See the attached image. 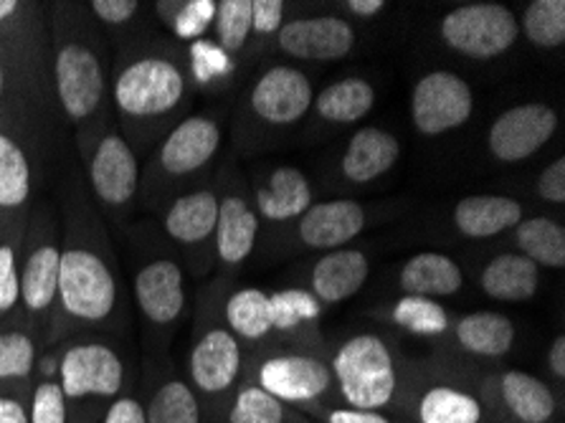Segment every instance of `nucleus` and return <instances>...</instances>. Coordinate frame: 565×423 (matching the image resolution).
Returning <instances> with one entry per match:
<instances>
[{
	"mask_svg": "<svg viewBox=\"0 0 565 423\" xmlns=\"http://www.w3.org/2000/svg\"><path fill=\"white\" fill-rule=\"evenodd\" d=\"M62 266L56 309L46 348L82 335H115L125 319V279L107 223L94 209L82 170L72 168L62 186Z\"/></svg>",
	"mask_w": 565,
	"mask_h": 423,
	"instance_id": "obj_1",
	"label": "nucleus"
},
{
	"mask_svg": "<svg viewBox=\"0 0 565 423\" xmlns=\"http://www.w3.org/2000/svg\"><path fill=\"white\" fill-rule=\"evenodd\" d=\"M193 99L188 49L168 33L145 29L115 51L109 105L119 133L140 158L191 115Z\"/></svg>",
	"mask_w": 565,
	"mask_h": 423,
	"instance_id": "obj_2",
	"label": "nucleus"
},
{
	"mask_svg": "<svg viewBox=\"0 0 565 423\" xmlns=\"http://www.w3.org/2000/svg\"><path fill=\"white\" fill-rule=\"evenodd\" d=\"M49 25L51 89L58 119L74 129V140H82L94 127L113 117L109 41L92 19L87 3L79 0L49 3Z\"/></svg>",
	"mask_w": 565,
	"mask_h": 423,
	"instance_id": "obj_3",
	"label": "nucleus"
},
{
	"mask_svg": "<svg viewBox=\"0 0 565 423\" xmlns=\"http://www.w3.org/2000/svg\"><path fill=\"white\" fill-rule=\"evenodd\" d=\"M234 282L216 276L205 284L195 302L191 345H188L185 381L199 395L203 419L224 421L231 395L244 381L249 352L224 322V299Z\"/></svg>",
	"mask_w": 565,
	"mask_h": 423,
	"instance_id": "obj_4",
	"label": "nucleus"
},
{
	"mask_svg": "<svg viewBox=\"0 0 565 423\" xmlns=\"http://www.w3.org/2000/svg\"><path fill=\"white\" fill-rule=\"evenodd\" d=\"M226 112L199 109L183 117L156 145L142 168L140 205L156 213L170 198L203 186L216 176V162L226 145Z\"/></svg>",
	"mask_w": 565,
	"mask_h": 423,
	"instance_id": "obj_5",
	"label": "nucleus"
},
{
	"mask_svg": "<svg viewBox=\"0 0 565 423\" xmlns=\"http://www.w3.org/2000/svg\"><path fill=\"white\" fill-rule=\"evenodd\" d=\"M74 142L94 209L113 229H130L132 215L140 209L142 158L119 133L115 117L105 119L87 137Z\"/></svg>",
	"mask_w": 565,
	"mask_h": 423,
	"instance_id": "obj_6",
	"label": "nucleus"
},
{
	"mask_svg": "<svg viewBox=\"0 0 565 423\" xmlns=\"http://www.w3.org/2000/svg\"><path fill=\"white\" fill-rule=\"evenodd\" d=\"M408 360L381 332H355L330 352L338 403L363 411H396Z\"/></svg>",
	"mask_w": 565,
	"mask_h": 423,
	"instance_id": "obj_7",
	"label": "nucleus"
},
{
	"mask_svg": "<svg viewBox=\"0 0 565 423\" xmlns=\"http://www.w3.org/2000/svg\"><path fill=\"white\" fill-rule=\"evenodd\" d=\"M135 231V269H132V299L140 315L152 356H162L168 342L181 327L183 317L191 307L188 295V276L181 258L168 244L150 239L148 229Z\"/></svg>",
	"mask_w": 565,
	"mask_h": 423,
	"instance_id": "obj_8",
	"label": "nucleus"
},
{
	"mask_svg": "<svg viewBox=\"0 0 565 423\" xmlns=\"http://www.w3.org/2000/svg\"><path fill=\"white\" fill-rule=\"evenodd\" d=\"M58 383L68 423H99L109 405L127 393L130 368L107 335H82L58 345Z\"/></svg>",
	"mask_w": 565,
	"mask_h": 423,
	"instance_id": "obj_9",
	"label": "nucleus"
},
{
	"mask_svg": "<svg viewBox=\"0 0 565 423\" xmlns=\"http://www.w3.org/2000/svg\"><path fill=\"white\" fill-rule=\"evenodd\" d=\"M0 56L39 107L56 123L58 112L51 89V25L49 3L0 0Z\"/></svg>",
	"mask_w": 565,
	"mask_h": 423,
	"instance_id": "obj_10",
	"label": "nucleus"
},
{
	"mask_svg": "<svg viewBox=\"0 0 565 423\" xmlns=\"http://www.w3.org/2000/svg\"><path fill=\"white\" fill-rule=\"evenodd\" d=\"M244 378L310 419L324 405L338 403L335 381H332L330 370V350H256L246 358Z\"/></svg>",
	"mask_w": 565,
	"mask_h": 423,
	"instance_id": "obj_11",
	"label": "nucleus"
},
{
	"mask_svg": "<svg viewBox=\"0 0 565 423\" xmlns=\"http://www.w3.org/2000/svg\"><path fill=\"white\" fill-rule=\"evenodd\" d=\"M58 266H62V221L51 201H36L25 223L21 254V307L19 315L29 322L46 348V332L56 309Z\"/></svg>",
	"mask_w": 565,
	"mask_h": 423,
	"instance_id": "obj_12",
	"label": "nucleus"
},
{
	"mask_svg": "<svg viewBox=\"0 0 565 423\" xmlns=\"http://www.w3.org/2000/svg\"><path fill=\"white\" fill-rule=\"evenodd\" d=\"M396 411L411 423H487L490 419L477 388L454 373L449 360H408Z\"/></svg>",
	"mask_w": 565,
	"mask_h": 423,
	"instance_id": "obj_13",
	"label": "nucleus"
},
{
	"mask_svg": "<svg viewBox=\"0 0 565 423\" xmlns=\"http://www.w3.org/2000/svg\"><path fill=\"white\" fill-rule=\"evenodd\" d=\"M218 195L221 176L216 172L203 186L170 198L156 211L162 239L181 258L185 272L203 276L216 266L213 239H216Z\"/></svg>",
	"mask_w": 565,
	"mask_h": 423,
	"instance_id": "obj_14",
	"label": "nucleus"
},
{
	"mask_svg": "<svg viewBox=\"0 0 565 423\" xmlns=\"http://www.w3.org/2000/svg\"><path fill=\"white\" fill-rule=\"evenodd\" d=\"M439 39L457 56L494 62L515 49L520 39L518 13L492 0L461 3L441 15Z\"/></svg>",
	"mask_w": 565,
	"mask_h": 423,
	"instance_id": "obj_15",
	"label": "nucleus"
},
{
	"mask_svg": "<svg viewBox=\"0 0 565 423\" xmlns=\"http://www.w3.org/2000/svg\"><path fill=\"white\" fill-rule=\"evenodd\" d=\"M312 76L297 64H271L254 76L242 97V115L264 129L281 133L302 123L312 112Z\"/></svg>",
	"mask_w": 565,
	"mask_h": 423,
	"instance_id": "obj_16",
	"label": "nucleus"
},
{
	"mask_svg": "<svg viewBox=\"0 0 565 423\" xmlns=\"http://www.w3.org/2000/svg\"><path fill=\"white\" fill-rule=\"evenodd\" d=\"M221 195H218V221L216 239H213V254H216L218 276L234 282L236 274L244 269L254 256L256 241H259V215L252 201V186L238 172L234 162L218 170Z\"/></svg>",
	"mask_w": 565,
	"mask_h": 423,
	"instance_id": "obj_17",
	"label": "nucleus"
},
{
	"mask_svg": "<svg viewBox=\"0 0 565 423\" xmlns=\"http://www.w3.org/2000/svg\"><path fill=\"white\" fill-rule=\"evenodd\" d=\"M490 419L504 423H553L561 419V399L551 385L520 368L487 373L477 383Z\"/></svg>",
	"mask_w": 565,
	"mask_h": 423,
	"instance_id": "obj_18",
	"label": "nucleus"
},
{
	"mask_svg": "<svg viewBox=\"0 0 565 423\" xmlns=\"http://www.w3.org/2000/svg\"><path fill=\"white\" fill-rule=\"evenodd\" d=\"M475 115V86L449 68L418 76L411 89V123L424 137H444Z\"/></svg>",
	"mask_w": 565,
	"mask_h": 423,
	"instance_id": "obj_19",
	"label": "nucleus"
},
{
	"mask_svg": "<svg viewBox=\"0 0 565 423\" xmlns=\"http://www.w3.org/2000/svg\"><path fill=\"white\" fill-rule=\"evenodd\" d=\"M46 137L0 127V221L29 219L41 183Z\"/></svg>",
	"mask_w": 565,
	"mask_h": 423,
	"instance_id": "obj_20",
	"label": "nucleus"
},
{
	"mask_svg": "<svg viewBox=\"0 0 565 423\" xmlns=\"http://www.w3.org/2000/svg\"><path fill=\"white\" fill-rule=\"evenodd\" d=\"M558 133V112L547 102H522L487 129V152L500 166H518L541 152Z\"/></svg>",
	"mask_w": 565,
	"mask_h": 423,
	"instance_id": "obj_21",
	"label": "nucleus"
},
{
	"mask_svg": "<svg viewBox=\"0 0 565 423\" xmlns=\"http://www.w3.org/2000/svg\"><path fill=\"white\" fill-rule=\"evenodd\" d=\"M358 46L355 23L335 13L287 19L274 41V51L292 62L330 64L350 56Z\"/></svg>",
	"mask_w": 565,
	"mask_h": 423,
	"instance_id": "obj_22",
	"label": "nucleus"
},
{
	"mask_svg": "<svg viewBox=\"0 0 565 423\" xmlns=\"http://www.w3.org/2000/svg\"><path fill=\"white\" fill-rule=\"evenodd\" d=\"M367 226V209L353 198H330L312 203L295 221V239L305 252H335L353 246Z\"/></svg>",
	"mask_w": 565,
	"mask_h": 423,
	"instance_id": "obj_23",
	"label": "nucleus"
},
{
	"mask_svg": "<svg viewBox=\"0 0 565 423\" xmlns=\"http://www.w3.org/2000/svg\"><path fill=\"white\" fill-rule=\"evenodd\" d=\"M274 348H305L324 350L328 342L322 338L320 322L324 307L312 292L305 287H281L269 292Z\"/></svg>",
	"mask_w": 565,
	"mask_h": 423,
	"instance_id": "obj_24",
	"label": "nucleus"
},
{
	"mask_svg": "<svg viewBox=\"0 0 565 423\" xmlns=\"http://www.w3.org/2000/svg\"><path fill=\"white\" fill-rule=\"evenodd\" d=\"M252 201L259 221L287 226L315 203V191L305 170L297 166H277L254 178Z\"/></svg>",
	"mask_w": 565,
	"mask_h": 423,
	"instance_id": "obj_25",
	"label": "nucleus"
},
{
	"mask_svg": "<svg viewBox=\"0 0 565 423\" xmlns=\"http://www.w3.org/2000/svg\"><path fill=\"white\" fill-rule=\"evenodd\" d=\"M371 256L363 248L345 246L317 256L307 272V292H312L322 307H338L353 299L371 279Z\"/></svg>",
	"mask_w": 565,
	"mask_h": 423,
	"instance_id": "obj_26",
	"label": "nucleus"
},
{
	"mask_svg": "<svg viewBox=\"0 0 565 423\" xmlns=\"http://www.w3.org/2000/svg\"><path fill=\"white\" fill-rule=\"evenodd\" d=\"M401 155H404V145L388 129L375 125L361 127L355 129L340 155V178L355 188L371 186L396 168Z\"/></svg>",
	"mask_w": 565,
	"mask_h": 423,
	"instance_id": "obj_27",
	"label": "nucleus"
},
{
	"mask_svg": "<svg viewBox=\"0 0 565 423\" xmlns=\"http://www.w3.org/2000/svg\"><path fill=\"white\" fill-rule=\"evenodd\" d=\"M449 340L461 356L472 360H502L508 358L518 340V325L512 317L494 309H475V313L454 317Z\"/></svg>",
	"mask_w": 565,
	"mask_h": 423,
	"instance_id": "obj_28",
	"label": "nucleus"
},
{
	"mask_svg": "<svg viewBox=\"0 0 565 423\" xmlns=\"http://www.w3.org/2000/svg\"><path fill=\"white\" fill-rule=\"evenodd\" d=\"M150 385L145 405L148 423H205L199 395L188 385L183 376H178L162 356H152Z\"/></svg>",
	"mask_w": 565,
	"mask_h": 423,
	"instance_id": "obj_29",
	"label": "nucleus"
},
{
	"mask_svg": "<svg viewBox=\"0 0 565 423\" xmlns=\"http://www.w3.org/2000/svg\"><path fill=\"white\" fill-rule=\"evenodd\" d=\"M44 350V342L19 313L3 319L0 322V388L31 393L33 373Z\"/></svg>",
	"mask_w": 565,
	"mask_h": 423,
	"instance_id": "obj_30",
	"label": "nucleus"
},
{
	"mask_svg": "<svg viewBox=\"0 0 565 423\" xmlns=\"http://www.w3.org/2000/svg\"><path fill=\"white\" fill-rule=\"evenodd\" d=\"M401 295L444 299L465 289V269L444 252H422L408 256L398 269Z\"/></svg>",
	"mask_w": 565,
	"mask_h": 423,
	"instance_id": "obj_31",
	"label": "nucleus"
},
{
	"mask_svg": "<svg viewBox=\"0 0 565 423\" xmlns=\"http://www.w3.org/2000/svg\"><path fill=\"white\" fill-rule=\"evenodd\" d=\"M525 219V209L512 195H467L454 205L451 221L461 236L487 241L512 231Z\"/></svg>",
	"mask_w": 565,
	"mask_h": 423,
	"instance_id": "obj_32",
	"label": "nucleus"
},
{
	"mask_svg": "<svg viewBox=\"0 0 565 423\" xmlns=\"http://www.w3.org/2000/svg\"><path fill=\"white\" fill-rule=\"evenodd\" d=\"M224 322L246 352L274 348L269 292L259 287H231L224 299Z\"/></svg>",
	"mask_w": 565,
	"mask_h": 423,
	"instance_id": "obj_33",
	"label": "nucleus"
},
{
	"mask_svg": "<svg viewBox=\"0 0 565 423\" xmlns=\"http://www.w3.org/2000/svg\"><path fill=\"white\" fill-rule=\"evenodd\" d=\"M375 319L391 325L393 330H401L404 335L418 340H431V342H449L454 315L439 299H426V297H411L401 295L388 305L375 309Z\"/></svg>",
	"mask_w": 565,
	"mask_h": 423,
	"instance_id": "obj_34",
	"label": "nucleus"
},
{
	"mask_svg": "<svg viewBox=\"0 0 565 423\" xmlns=\"http://www.w3.org/2000/svg\"><path fill=\"white\" fill-rule=\"evenodd\" d=\"M375 107V86L365 76L350 74L324 84L315 92L312 112L317 119L332 127H350L371 115Z\"/></svg>",
	"mask_w": 565,
	"mask_h": 423,
	"instance_id": "obj_35",
	"label": "nucleus"
},
{
	"mask_svg": "<svg viewBox=\"0 0 565 423\" xmlns=\"http://www.w3.org/2000/svg\"><path fill=\"white\" fill-rule=\"evenodd\" d=\"M479 289L494 302L522 305L541 289V266H535L518 252L498 254L479 272Z\"/></svg>",
	"mask_w": 565,
	"mask_h": 423,
	"instance_id": "obj_36",
	"label": "nucleus"
},
{
	"mask_svg": "<svg viewBox=\"0 0 565 423\" xmlns=\"http://www.w3.org/2000/svg\"><path fill=\"white\" fill-rule=\"evenodd\" d=\"M518 254L530 258L541 269H565V229L547 215H530L515 229Z\"/></svg>",
	"mask_w": 565,
	"mask_h": 423,
	"instance_id": "obj_37",
	"label": "nucleus"
},
{
	"mask_svg": "<svg viewBox=\"0 0 565 423\" xmlns=\"http://www.w3.org/2000/svg\"><path fill=\"white\" fill-rule=\"evenodd\" d=\"M221 423H315L252 381L238 383Z\"/></svg>",
	"mask_w": 565,
	"mask_h": 423,
	"instance_id": "obj_38",
	"label": "nucleus"
},
{
	"mask_svg": "<svg viewBox=\"0 0 565 423\" xmlns=\"http://www.w3.org/2000/svg\"><path fill=\"white\" fill-rule=\"evenodd\" d=\"M29 423H68L62 383H58V345L41 352L29 395Z\"/></svg>",
	"mask_w": 565,
	"mask_h": 423,
	"instance_id": "obj_39",
	"label": "nucleus"
},
{
	"mask_svg": "<svg viewBox=\"0 0 565 423\" xmlns=\"http://www.w3.org/2000/svg\"><path fill=\"white\" fill-rule=\"evenodd\" d=\"M213 43L234 64H244L252 41V0H221L211 21Z\"/></svg>",
	"mask_w": 565,
	"mask_h": 423,
	"instance_id": "obj_40",
	"label": "nucleus"
},
{
	"mask_svg": "<svg viewBox=\"0 0 565 423\" xmlns=\"http://www.w3.org/2000/svg\"><path fill=\"white\" fill-rule=\"evenodd\" d=\"M25 223L29 219L8 221L0 231V322L19 313L21 307V254Z\"/></svg>",
	"mask_w": 565,
	"mask_h": 423,
	"instance_id": "obj_41",
	"label": "nucleus"
},
{
	"mask_svg": "<svg viewBox=\"0 0 565 423\" xmlns=\"http://www.w3.org/2000/svg\"><path fill=\"white\" fill-rule=\"evenodd\" d=\"M51 125L54 123L41 115L39 107L29 99L21 82L15 80L11 66L0 56V127L23 129V133L46 137Z\"/></svg>",
	"mask_w": 565,
	"mask_h": 423,
	"instance_id": "obj_42",
	"label": "nucleus"
},
{
	"mask_svg": "<svg viewBox=\"0 0 565 423\" xmlns=\"http://www.w3.org/2000/svg\"><path fill=\"white\" fill-rule=\"evenodd\" d=\"M87 8L107 36L109 46L115 49L148 29L145 21H148L150 6L140 3V0H89Z\"/></svg>",
	"mask_w": 565,
	"mask_h": 423,
	"instance_id": "obj_43",
	"label": "nucleus"
},
{
	"mask_svg": "<svg viewBox=\"0 0 565 423\" xmlns=\"http://www.w3.org/2000/svg\"><path fill=\"white\" fill-rule=\"evenodd\" d=\"M520 36L535 49L555 51L565 43V0H533L518 19Z\"/></svg>",
	"mask_w": 565,
	"mask_h": 423,
	"instance_id": "obj_44",
	"label": "nucleus"
},
{
	"mask_svg": "<svg viewBox=\"0 0 565 423\" xmlns=\"http://www.w3.org/2000/svg\"><path fill=\"white\" fill-rule=\"evenodd\" d=\"M152 11L160 15V21L166 23L170 31V39L181 41H199L205 33L211 31L213 11H216V3L213 0H178V3H156Z\"/></svg>",
	"mask_w": 565,
	"mask_h": 423,
	"instance_id": "obj_45",
	"label": "nucleus"
},
{
	"mask_svg": "<svg viewBox=\"0 0 565 423\" xmlns=\"http://www.w3.org/2000/svg\"><path fill=\"white\" fill-rule=\"evenodd\" d=\"M287 21L285 0H252V41L246 62H259L274 51L277 33Z\"/></svg>",
	"mask_w": 565,
	"mask_h": 423,
	"instance_id": "obj_46",
	"label": "nucleus"
},
{
	"mask_svg": "<svg viewBox=\"0 0 565 423\" xmlns=\"http://www.w3.org/2000/svg\"><path fill=\"white\" fill-rule=\"evenodd\" d=\"M312 421L315 423H398L396 419L383 411L350 409V405H342V403L324 405L322 411L315 413Z\"/></svg>",
	"mask_w": 565,
	"mask_h": 423,
	"instance_id": "obj_47",
	"label": "nucleus"
},
{
	"mask_svg": "<svg viewBox=\"0 0 565 423\" xmlns=\"http://www.w3.org/2000/svg\"><path fill=\"white\" fill-rule=\"evenodd\" d=\"M535 191L541 195V201L553 203V205H563L565 203V158L558 155L553 162L541 170L537 176Z\"/></svg>",
	"mask_w": 565,
	"mask_h": 423,
	"instance_id": "obj_48",
	"label": "nucleus"
},
{
	"mask_svg": "<svg viewBox=\"0 0 565 423\" xmlns=\"http://www.w3.org/2000/svg\"><path fill=\"white\" fill-rule=\"evenodd\" d=\"M99 423H148L145 421L142 399H137V395H132L130 391L122 393L105 411V416L99 419Z\"/></svg>",
	"mask_w": 565,
	"mask_h": 423,
	"instance_id": "obj_49",
	"label": "nucleus"
},
{
	"mask_svg": "<svg viewBox=\"0 0 565 423\" xmlns=\"http://www.w3.org/2000/svg\"><path fill=\"white\" fill-rule=\"evenodd\" d=\"M29 395L0 388V423H29Z\"/></svg>",
	"mask_w": 565,
	"mask_h": 423,
	"instance_id": "obj_50",
	"label": "nucleus"
},
{
	"mask_svg": "<svg viewBox=\"0 0 565 423\" xmlns=\"http://www.w3.org/2000/svg\"><path fill=\"white\" fill-rule=\"evenodd\" d=\"M545 366L551 378H555L561 385L565 383V335H555L553 342L547 345Z\"/></svg>",
	"mask_w": 565,
	"mask_h": 423,
	"instance_id": "obj_51",
	"label": "nucleus"
},
{
	"mask_svg": "<svg viewBox=\"0 0 565 423\" xmlns=\"http://www.w3.org/2000/svg\"><path fill=\"white\" fill-rule=\"evenodd\" d=\"M342 8H345L350 19L373 21L388 11V3L385 0H348V3H342Z\"/></svg>",
	"mask_w": 565,
	"mask_h": 423,
	"instance_id": "obj_52",
	"label": "nucleus"
},
{
	"mask_svg": "<svg viewBox=\"0 0 565 423\" xmlns=\"http://www.w3.org/2000/svg\"><path fill=\"white\" fill-rule=\"evenodd\" d=\"M3 226H6V223H3V221H0V231H3Z\"/></svg>",
	"mask_w": 565,
	"mask_h": 423,
	"instance_id": "obj_53",
	"label": "nucleus"
}]
</instances>
